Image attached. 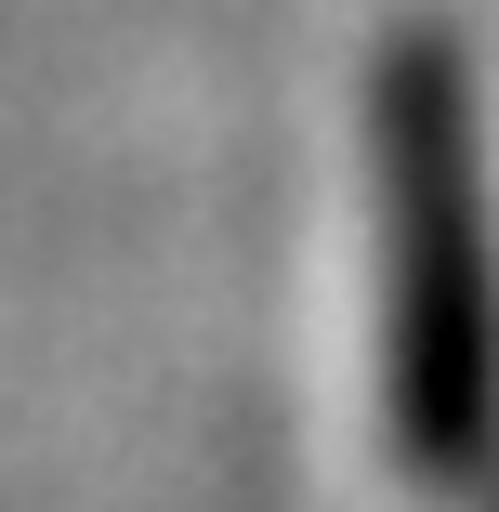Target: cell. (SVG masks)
I'll list each match as a JSON object with an SVG mask.
<instances>
[{"mask_svg": "<svg viewBox=\"0 0 499 512\" xmlns=\"http://www.w3.org/2000/svg\"><path fill=\"white\" fill-rule=\"evenodd\" d=\"M368 184H381V421L421 486L499 460V184L486 92L447 27H394L368 66Z\"/></svg>", "mask_w": 499, "mask_h": 512, "instance_id": "obj_1", "label": "cell"}]
</instances>
